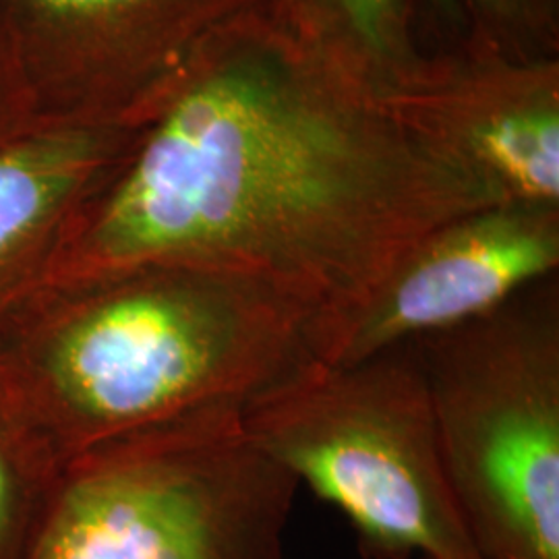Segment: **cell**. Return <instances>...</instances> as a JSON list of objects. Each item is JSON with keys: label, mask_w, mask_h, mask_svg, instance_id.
Instances as JSON below:
<instances>
[{"label": "cell", "mask_w": 559, "mask_h": 559, "mask_svg": "<svg viewBox=\"0 0 559 559\" xmlns=\"http://www.w3.org/2000/svg\"><path fill=\"white\" fill-rule=\"evenodd\" d=\"M249 438L348 519L383 559H480L443 475L415 342L313 360L251 400Z\"/></svg>", "instance_id": "5b68a950"}, {"label": "cell", "mask_w": 559, "mask_h": 559, "mask_svg": "<svg viewBox=\"0 0 559 559\" xmlns=\"http://www.w3.org/2000/svg\"><path fill=\"white\" fill-rule=\"evenodd\" d=\"M558 267L559 205L473 210L420 237L355 307L325 321L318 360L350 365L477 320Z\"/></svg>", "instance_id": "8992f818"}, {"label": "cell", "mask_w": 559, "mask_h": 559, "mask_svg": "<svg viewBox=\"0 0 559 559\" xmlns=\"http://www.w3.org/2000/svg\"><path fill=\"white\" fill-rule=\"evenodd\" d=\"M491 203L503 201L477 173L272 4L212 41L141 124L41 288L200 265L270 280L323 325L420 237Z\"/></svg>", "instance_id": "6da1fadb"}, {"label": "cell", "mask_w": 559, "mask_h": 559, "mask_svg": "<svg viewBox=\"0 0 559 559\" xmlns=\"http://www.w3.org/2000/svg\"><path fill=\"white\" fill-rule=\"evenodd\" d=\"M138 129L81 122L0 143V325L40 290L83 203Z\"/></svg>", "instance_id": "9c48e42d"}, {"label": "cell", "mask_w": 559, "mask_h": 559, "mask_svg": "<svg viewBox=\"0 0 559 559\" xmlns=\"http://www.w3.org/2000/svg\"><path fill=\"white\" fill-rule=\"evenodd\" d=\"M415 346L480 559H559L558 274Z\"/></svg>", "instance_id": "277c9868"}, {"label": "cell", "mask_w": 559, "mask_h": 559, "mask_svg": "<svg viewBox=\"0 0 559 559\" xmlns=\"http://www.w3.org/2000/svg\"><path fill=\"white\" fill-rule=\"evenodd\" d=\"M323 316L270 280L141 265L41 288L0 325V380L60 460L214 406L318 360Z\"/></svg>", "instance_id": "7a4b0ae2"}, {"label": "cell", "mask_w": 559, "mask_h": 559, "mask_svg": "<svg viewBox=\"0 0 559 559\" xmlns=\"http://www.w3.org/2000/svg\"><path fill=\"white\" fill-rule=\"evenodd\" d=\"M423 60L559 59V0H404Z\"/></svg>", "instance_id": "8fae6325"}, {"label": "cell", "mask_w": 559, "mask_h": 559, "mask_svg": "<svg viewBox=\"0 0 559 559\" xmlns=\"http://www.w3.org/2000/svg\"><path fill=\"white\" fill-rule=\"evenodd\" d=\"M295 36L385 102L419 71L404 0H274Z\"/></svg>", "instance_id": "30bf717a"}, {"label": "cell", "mask_w": 559, "mask_h": 559, "mask_svg": "<svg viewBox=\"0 0 559 559\" xmlns=\"http://www.w3.org/2000/svg\"><path fill=\"white\" fill-rule=\"evenodd\" d=\"M242 406H214L60 462L23 559H284L297 479Z\"/></svg>", "instance_id": "3957f363"}, {"label": "cell", "mask_w": 559, "mask_h": 559, "mask_svg": "<svg viewBox=\"0 0 559 559\" xmlns=\"http://www.w3.org/2000/svg\"><path fill=\"white\" fill-rule=\"evenodd\" d=\"M60 462L0 380V559H23Z\"/></svg>", "instance_id": "7c38bea8"}, {"label": "cell", "mask_w": 559, "mask_h": 559, "mask_svg": "<svg viewBox=\"0 0 559 559\" xmlns=\"http://www.w3.org/2000/svg\"><path fill=\"white\" fill-rule=\"evenodd\" d=\"M385 104L501 201L559 205V59L423 60Z\"/></svg>", "instance_id": "52a82bcc"}, {"label": "cell", "mask_w": 559, "mask_h": 559, "mask_svg": "<svg viewBox=\"0 0 559 559\" xmlns=\"http://www.w3.org/2000/svg\"><path fill=\"white\" fill-rule=\"evenodd\" d=\"M75 29L96 119L152 117L201 52L274 0H29Z\"/></svg>", "instance_id": "ba28073f"}]
</instances>
